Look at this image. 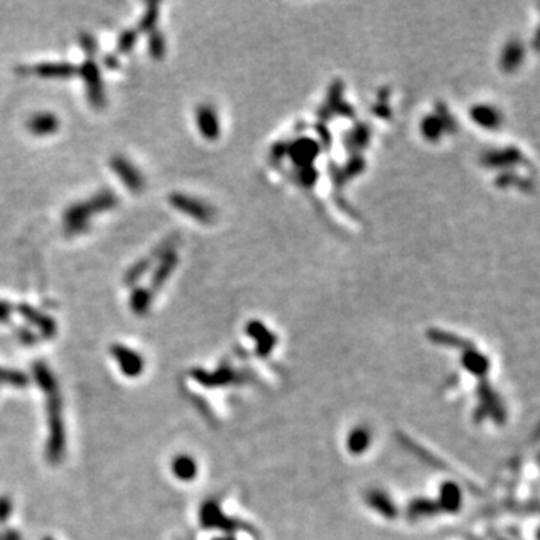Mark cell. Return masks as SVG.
<instances>
[{"instance_id": "1", "label": "cell", "mask_w": 540, "mask_h": 540, "mask_svg": "<svg viewBox=\"0 0 540 540\" xmlns=\"http://www.w3.org/2000/svg\"><path fill=\"white\" fill-rule=\"evenodd\" d=\"M35 378L39 383V387L46 395L47 414H48V430L50 438L47 444V459L51 464H59L64 459L66 447V435L62 416V396H60L59 385L46 363L38 362L33 365Z\"/></svg>"}, {"instance_id": "2", "label": "cell", "mask_w": 540, "mask_h": 540, "mask_svg": "<svg viewBox=\"0 0 540 540\" xmlns=\"http://www.w3.org/2000/svg\"><path fill=\"white\" fill-rule=\"evenodd\" d=\"M77 75H80L86 84L87 99L92 104V107L95 110H101L106 106V90H104L98 64L93 59L84 60L80 66H77Z\"/></svg>"}, {"instance_id": "3", "label": "cell", "mask_w": 540, "mask_h": 540, "mask_svg": "<svg viewBox=\"0 0 540 540\" xmlns=\"http://www.w3.org/2000/svg\"><path fill=\"white\" fill-rule=\"evenodd\" d=\"M110 167L113 173L120 179L122 184H124L131 193L138 194L142 193L144 188V177L143 174L137 170L135 165L128 161L125 156L122 155H115L110 160Z\"/></svg>"}, {"instance_id": "4", "label": "cell", "mask_w": 540, "mask_h": 540, "mask_svg": "<svg viewBox=\"0 0 540 540\" xmlns=\"http://www.w3.org/2000/svg\"><path fill=\"white\" fill-rule=\"evenodd\" d=\"M93 213H95V209L90 203V200L71 204L64 213L65 231L68 234H71V236L84 233L87 229H89V221Z\"/></svg>"}, {"instance_id": "5", "label": "cell", "mask_w": 540, "mask_h": 540, "mask_svg": "<svg viewBox=\"0 0 540 540\" xmlns=\"http://www.w3.org/2000/svg\"><path fill=\"white\" fill-rule=\"evenodd\" d=\"M111 354L115 357L122 372H124L126 377H138L143 372L144 362L142 359V356L135 353L134 350H131V348L120 344H115L111 347Z\"/></svg>"}, {"instance_id": "6", "label": "cell", "mask_w": 540, "mask_h": 540, "mask_svg": "<svg viewBox=\"0 0 540 540\" xmlns=\"http://www.w3.org/2000/svg\"><path fill=\"white\" fill-rule=\"evenodd\" d=\"M168 200H170V204L174 209H177V211L189 215L191 218H194V220H198L202 222H207L209 220H211V216H212L211 209L193 197L180 194V193H174L168 197Z\"/></svg>"}, {"instance_id": "7", "label": "cell", "mask_w": 540, "mask_h": 540, "mask_svg": "<svg viewBox=\"0 0 540 540\" xmlns=\"http://www.w3.org/2000/svg\"><path fill=\"white\" fill-rule=\"evenodd\" d=\"M17 311H19L20 316L28 320L32 326L37 327L46 338H51L57 332L56 321L50 316H46V314L38 311L37 308L30 307V305L21 303V305H19V307H17Z\"/></svg>"}, {"instance_id": "8", "label": "cell", "mask_w": 540, "mask_h": 540, "mask_svg": "<svg viewBox=\"0 0 540 540\" xmlns=\"http://www.w3.org/2000/svg\"><path fill=\"white\" fill-rule=\"evenodd\" d=\"M179 263L177 254L174 251L167 252V254L162 255L160 260V264L155 267L152 278H151V290L152 291H158L161 287L168 281V278L174 272Z\"/></svg>"}, {"instance_id": "9", "label": "cell", "mask_w": 540, "mask_h": 540, "mask_svg": "<svg viewBox=\"0 0 540 540\" xmlns=\"http://www.w3.org/2000/svg\"><path fill=\"white\" fill-rule=\"evenodd\" d=\"M59 126H60V122H59L57 116L53 115V113H48V111L33 115L28 122V129L37 137L53 135L59 129Z\"/></svg>"}, {"instance_id": "10", "label": "cell", "mask_w": 540, "mask_h": 540, "mask_svg": "<svg viewBox=\"0 0 540 540\" xmlns=\"http://www.w3.org/2000/svg\"><path fill=\"white\" fill-rule=\"evenodd\" d=\"M33 74L41 78H69L77 75V66L69 62H44L33 66Z\"/></svg>"}, {"instance_id": "11", "label": "cell", "mask_w": 540, "mask_h": 540, "mask_svg": "<svg viewBox=\"0 0 540 540\" xmlns=\"http://www.w3.org/2000/svg\"><path fill=\"white\" fill-rule=\"evenodd\" d=\"M197 125L200 133L207 140H213L220 134V126H218V119L213 110L209 106H202L197 111Z\"/></svg>"}, {"instance_id": "12", "label": "cell", "mask_w": 540, "mask_h": 540, "mask_svg": "<svg viewBox=\"0 0 540 540\" xmlns=\"http://www.w3.org/2000/svg\"><path fill=\"white\" fill-rule=\"evenodd\" d=\"M153 300V291L147 287H135L129 296V308L137 316H146L151 309Z\"/></svg>"}, {"instance_id": "13", "label": "cell", "mask_w": 540, "mask_h": 540, "mask_svg": "<svg viewBox=\"0 0 540 540\" xmlns=\"http://www.w3.org/2000/svg\"><path fill=\"white\" fill-rule=\"evenodd\" d=\"M173 473L177 479H180V481H191V479H194L197 474L195 461L186 455L177 456L173 461Z\"/></svg>"}, {"instance_id": "14", "label": "cell", "mask_w": 540, "mask_h": 540, "mask_svg": "<svg viewBox=\"0 0 540 540\" xmlns=\"http://www.w3.org/2000/svg\"><path fill=\"white\" fill-rule=\"evenodd\" d=\"M90 200V203L95 209V213H102V212H108L113 211V209L117 207L119 200L116 194L113 193L111 189H102L98 194H95Z\"/></svg>"}, {"instance_id": "15", "label": "cell", "mask_w": 540, "mask_h": 540, "mask_svg": "<svg viewBox=\"0 0 540 540\" xmlns=\"http://www.w3.org/2000/svg\"><path fill=\"white\" fill-rule=\"evenodd\" d=\"M152 267V258H140L131 266L124 275V284L134 287Z\"/></svg>"}, {"instance_id": "16", "label": "cell", "mask_w": 540, "mask_h": 540, "mask_svg": "<svg viewBox=\"0 0 540 540\" xmlns=\"http://www.w3.org/2000/svg\"><path fill=\"white\" fill-rule=\"evenodd\" d=\"M160 20V3H147L143 17L138 21V33H151L156 30Z\"/></svg>"}, {"instance_id": "17", "label": "cell", "mask_w": 540, "mask_h": 540, "mask_svg": "<svg viewBox=\"0 0 540 540\" xmlns=\"http://www.w3.org/2000/svg\"><path fill=\"white\" fill-rule=\"evenodd\" d=\"M147 47H149V55L152 56V59L161 60L165 56V51H167V42H165L162 32H160L158 29L151 32Z\"/></svg>"}, {"instance_id": "18", "label": "cell", "mask_w": 540, "mask_h": 540, "mask_svg": "<svg viewBox=\"0 0 540 540\" xmlns=\"http://www.w3.org/2000/svg\"><path fill=\"white\" fill-rule=\"evenodd\" d=\"M138 30L137 29H126L119 35L116 48L120 55H128L134 50L135 44L138 41Z\"/></svg>"}, {"instance_id": "19", "label": "cell", "mask_w": 540, "mask_h": 540, "mask_svg": "<svg viewBox=\"0 0 540 540\" xmlns=\"http://www.w3.org/2000/svg\"><path fill=\"white\" fill-rule=\"evenodd\" d=\"M78 41H80V47L84 51L87 59H93L98 55V41L95 39V37H92L90 33H81Z\"/></svg>"}, {"instance_id": "20", "label": "cell", "mask_w": 540, "mask_h": 540, "mask_svg": "<svg viewBox=\"0 0 540 540\" xmlns=\"http://www.w3.org/2000/svg\"><path fill=\"white\" fill-rule=\"evenodd\" d=\"M12 512V503L8 497H0V522H6Z\"/></svg>"}, {"instance_id": "21", "label": "cell", "mask_w": 540, "mask_h": 540, "mask_svg": "<svg viewBox=\"0 0 540 540\" xmlns=\"http://www.w3.org/2000/svg\"><path fill=\"white\" fill-rule=\"evenodd\" d=\"M12 312V307L8 302L0 300V321H6Z\"/></svg>"}, {"instance_id": "22", "label": "cell", "mask_w": 540, "mask_h": 540, "mask_svg": "<svg viewBox=\"0 0 540 540\" xmlns=\"http://www.w3.org/2000/svg\"><path fill=\"white\" fill-rule=\"evenodd\" d=\"M0 540H21V536L19 531L6 530V531H0Z\"/></svg>"}, {"instance_id": "23", "label": "cell", "mask_w": 540, "mask_h": 540, "mask_svg": "<svg viewBox=\"0 0 540 540\" xmlns=\"http://www.w3.org/2000/svg\"><path fill=\"white\" fill-rule=\"evenodd\" d=\"M104 65H106L108 69H116V68H119L120 62L116 56L107 55V56H104Z\"/></svg>"}, {"instance_id": "24", "label": "cell", "mask_w": 540, "mask_h": 540, "mask_svg": "<svg viewBox=\"0 0 540 540\" xmlns=\"http://www.w3.org/2000/svg\"><path fill=\"white\" fill-rule=\"evenodd\" d=\"M44 540H55V539H51V537H46V539H44Z\"/></svg>"}]
</instances>
